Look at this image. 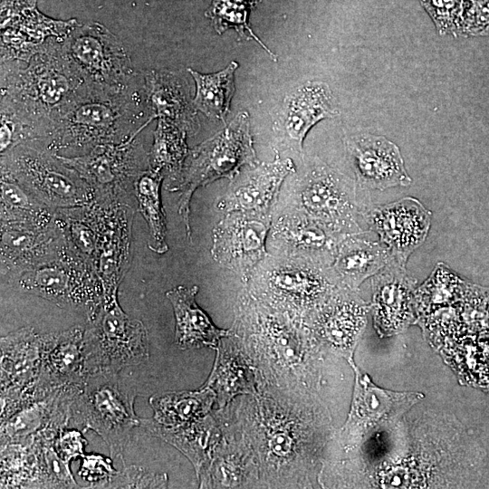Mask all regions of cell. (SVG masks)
Wrapping results in <instances>:
<instances>
[{
	"label": "cell",
	"instance_id": "36",
	"mask_svg": "<svg viewBox=\"0 0 489 489\" xmlns=\"http://www.w3.org/2000/svg\"><path fill=\"white\" fill-rule=\"evenodd\" d=\"M43 488H76L69 463L63 460L54 448V442L44 438L43 447Z\"/></svg>",
	"mask_w": 489,
	"mask_h": 489
},
{
	"label": "cell",
	"instance_id": "35",
	"mask_svg": "<svg viewBox=\"0 0 489 489\" xmlns=\"http://www.w3.org/2000/svg\"><path fill=\"white\" fill-rule=\"evenodd\" d=\"M251 377L252 373L243 363H239L238 357H230L220 349L216 366L206 386L217 390L221 403L222 399L227 400L238 392L251 390Z\"/></svg>",
	"mask_w": 489,
	"mask_h": 489
},
{
	"label": "cell",
	"instance_id": "21",
	"mask_svg": "<svg viewBox=\"0 0 489 489\" xmlns=\"http://www.w3.org/2000/svg\"><path fill=\"white\" fill-rule=\"evenodd\" d=\"M84 326L44 333L42 364L36 382L41 398L70 385L82 384L86 374L83 354Z\"/></svg>",
	"mask_w": 489,
	"mask_h": 489
},
{
	"label": "cell",
	"instance_id": "11",
	"mask_svg": "<svg viewBox=\"0 0 489 489\" xmlns=\"http://www.w3.org/2000/svg\"><path fill=\"white\" fill-rule=\"evenodd\" d=\"M62 43L69 59L91 85L122 89L140 74L122 42L101 24L76 26Z\"/></svg>",
	"mask_w": 489,
	"mask_h": 489
},
{
	"label": "cell",
	"instance_id": "6",
	"mask_svg": "<svg viewBox=\"0 0 489 489\" xmlns=\"http://www.w3.org/2000/svg\"><path fill=\"white\" fill-rule=\"evenodd\" d=\"M136 392L118 373L87 375L72 406V417L84 430L97 433L109 447L110 455H121L131 430L139 426L134 410Z\"/></svg>",
	"mask_w": 489,
	"mask_h": 489
},
{
	"label": "cell",
	"instance_id": "5",
	"mask_svg": "<svg viewBox=\"0 0 489 489\" xmlns=\"http://www.w3.org/2000/svg\"><path fill=\"white\" fill-rule=\"evenodd\" d=\"M357 187L355 180L316 158L291 181L285 208L303 213L342 235L364 233L359 218L367 206L360 204Z\"/></svg>",
	"mask_w": 489,
	"mask_h": 489
},
{
	"label": "cell",
	"instance_id": "20",
	"mask_svg": "<svg viewBox=\"0 0 489 489\" xmlns=\"http://www.w3.org/2000/svg\"><path fill=\"white\" fill-rule=\"evenodd\" d=\"M416 280L406 264L392 260L371 277L372 308L375 328L382 335L404 330L414 320Z\"/></svg>",
	"mask_w": 489,
	"mask_h": 489
},
{
	"label": "cell",
	"instance_id": "32",
	"mask_svg": "<svg viewBox=\"0 0 489 489\" xmlns=\"http://www.w3.org/2000/svg\"><path fill=\"white\" fill-rule=\"evenodd\" d=\"M164 177L162 172L149 168L139 175L135 184L137 208L149 227L148 246L158 254L168 250L167 221L160 195Z\"/></svg>",
	"mask_w": 489,
	"mask_h": 489
},
{
	"label": "cell",
	"instance_id": "12",
	"mask_svg": "<svg viewBox=\"0 0 489 489\" xmlns=\"http://www.w3.org/2000/svg\"><path fill=\"white\" fill-rule=\"evenodd\" d=\"M43 334L24 327L1 338V421L38 400Z\"/></svg>",
	"mask_w": 489,
	"mask_h": 489
},
{
	"label": "cell",
	"instance_id": "15",
	"mask_svg": "<svg viewBox=\"0 0 489 489\" xmlns=\"http://www.w3.org/2000/svg\"><path fill=\"white\" fill-rule=\"evenodd\" d=\"M345 236L303 213L284 208L272 223L267 240L272 249L270 254L331 267Z\"/></svg>",
	"mask_w": 489,
	"mask_h": 489
},
{
	"label": "cell",
	"instance_id": "37",
	"mask_svg": "<svg viewBox=\"0 0 489 489\" xmlns=\"http://www.w3.org/2000/svg\"><path fill=\"white\" fill-rule=\"evenodd\" d=\"M166 474H155L139 465H130L118 472L105 488H166Z\"/></svg>",
	"mask_w": 489,
	"mask_h": 489
},
{
	"label": "cell",
	"instance_id": "26",
	"mask_svg": "<svg viewBox=\"0 0 489 489\" xmlns=\"http://www.w3.org/2000/svg\"><path fill=\"white\" fill-rule=\"evenodd\" d=\"M197 285H178L166 292L176 320L175 343L181 350L216 347L222 338L231 335V331L216 327L208 315L197 305Z\"/></svg>",
	"mask_w": 489,
	"mask_h": 489
},
{
	"label": "cell",
	"instance_id": "9",
	"mask_svg": "<svg viewBox=\"0 0 489 489\" xmlns=\"http://www.w3.org/2000/svg\"><path fill=\"white\" fill-rule=\"evenodd\" d=\"M83 354L86 375L118 373L139 365L149 358L146 327L121 309L118 296L103 301L84 326Z\"/></svg>",
	"mask_w": 489,
	"mask_h": 489
},
{
	"label": "cell",
	"instance_id": "30",
	"mask_svg": "<svg viewBox=\"0 0 489 489\" xmlns=\"http://www.w3.org/2000/svg\"><path fill=\"white\" fill-rule=\"evenodd\" d=\"M215 396L208 386L197 391L154 394L149 399L154 411L152 418L169 428L189 425L207 416Z\"/></svg>",
	"mask_w": 489,
	"mask_h": 489
},
{
	"label": "cell",
	"instance_id": "14",
	"mask_svg": "<svg viewBox=\"0 0 489 489\" xmlns=\"http://www.w3.org/2000/svg\"><path fill=\"white\" fill-rule=\"evenodd\" d=\"M362 217L379 241L397 261L407 264L409 255L427 239L432 213L415 197L367 206Z\"/></svg>",
	"mask_w": 489,
	"mask_h": 489
},
{
	"label": "cell",
	"instance_id": "17",
	"mask_svg": "<svg viewBox=\"0 0 489 489\" xmlns=\"http://www.w3.org/2000/svg\"><path fill=\"white\" fill-rule=\"evenodd\" d=\"M294 172L292 158H281L276 151L273 161L248 167L230 180L227 190L217 200L216 208L225 214L240 211L272 215L283 181Z\"/></svg>",
	"mask_w": 489,
	"mask_h": 489
},
{
	"label": "cell",
	"instance_id": "34",
	"mask_svg": "<svg viewBox=\"0 0 489 489\" xmlns=\"http://www.w3.org/2000/svg\"><path fill=\"white\" fill-rule=\"evenodd\" d=\"M261 0H213L206 12L216 32L224 34L234 28L244 40H254L266 51L270 57L277 61L276 55L254 34L248 23V14Z\"/></svg>",
	"mask_w": 489,
	"mask_h": 489
},
{
	"label": "cell",
	"instance_id": "7",
	"mask_svg": "<svg viewBox=\"0 0 489 489\" xmlns=\"http://www.w3.org/2000/svg\"><path fill=\"white\" fill-rule=\"evenodd\" d=\"M19 290L43 298L60 308L95 317L104 301L94 269L77 258L66 244L53 258L22 272L13 282Z\"/></svg>",
	"mask_w": 489,
	"mask_h": 489
},
{
	"label": "cell",
	"instance_id": "4",
	"mask_svg": "<svg viewBox=\"0 0 489 489\" xmlns=\"http://www.w3.org/2000/svg\"><path fill=\"white\" fill-rule=\"evenodd\" d=\"M245 284L253 296L298 322L340 286L331 267L270 253L254 268Z\"/></svg>",
	"mask_w": 489,
	"mask_h": 489
},
{
	"label": "cell",
	"instance_id": "13",
	"mask_svg": "<svg viewBox=\"0 0 489 489\" xmlns=\"http://www.w3.org/2000/svg\"><path fill=\"white\" fill-rule=\"evenodd\" d=\"M272 222V215L226 213L212 232L213 259L240 274L245 283L268 254L266 241Z\"/></svg>",
	"mask_w": 489,
	"mask_h": 489
},
{
	"label": "cell",
	"instance_id": "22",
	"mask_svg": "<svg viewBox=\"0 0 489 489\" xmlns=\"http://www.w3.org/2000/svg\"><path fill=\"white\" fill-rule=\"evenodd\" d=\"M143 88L151 120H165L196 134L200 127L187 79L180 72L152 69L142 72Z\"/></svg>",
	"mask_w": 489,
	"mask_h": 489
},
{
	"label": "cell",
	"instance_id": "19",
	"mask_svg": "<svg viewBox=\"0 0 489 489\" xmlns=\"http://www.w3.org/2000/svg\"><path fill=\"white\" fill-rule=\"evenodd\" d=\"M330 87L321 82H307L289 93L274 122V132L285 147L302 153L308 131L323 119L339 114Z\"/></svg>",
	"mask_w": 489,
	"mask_h": 489
},
{
	"label": "cell",
	"instance_id": "25",
	"mask_svg": "<svg viewBox=\"0 0 489 489\" xmlns=\"http://www.w3.org/2000/svg\"><path fill=\"white\" fill-rule=\"evenodd\" d=\"M367 233L348 235L340 243L331 266L340 286L355 291L392 260L390 252L379 241L368 239Z\"/></svg>",
	"mask_w": 489,
	"mask_h": 489
},
{
	"label": "cell",
	"instance_id": "31",
	"mask_svg": "<svg viewBox=\"0 0 489 489\" xmlns=\"http://www.w3.org/2000/svg\"><path fill=\"white\" fill-rule=\"evenodd\" d=\"M237 68L238 63L235 61L224 70L214 73H201L187 68L196 85L193 104L197 110L209 119L225 123L235 91V72Z\"/></svg>",
	"mask_w": 489,
	"mask_h": 489
},
{
	"label": "cell",
	"instance_id": "18",
	"mask_svg": "<svg viewBox=\"0 0 489 489\" xmlns=\"http://www.w3.org/2000/svg\"><path fill=\"white\" fill-rule=\"evenodd\" d=\"M345 147L358 187L385 190L411 185L398 147L387 138L355 134L346 138Z\"/></svg>",
	"mask_w": 489,
	"mask_h": 489
},
{
	"label": "cell",
	"instance_id": "33",
	"mask_svg": "<svg viewBox=\"0 0 489 489\" xmlns=\"http://www.w3.org/2000/svg\"><path fill=\"white\" fill-rule=\"evenodd\" d=\"M187 133L177 125L158 119L149 151V168L162 172L168 182L176 179L189 153Z\"/></svg>",
	"mask_w": 489,
	"mask_h": 489
},
{
	"label": "cell",
	"instance_id": "28",
	"mask_svg": "<svg viewBox=\"0 0 489 489\" xmlns=\"http://www.w3.org/2000/svg\"><path fill=\"white\" fill-rule=\"evenodd\" d=\"M1 225L43 229L50 226L55 211L34 196L6 171L0 176Z\"/></svg>",
	"mask_w": 489,
	"mask_h": 489
},
{
	"label": "cell",
	"instance_id": "1",
	"mask_svg": "<svg viewBox=\"0 0 489 489\" xmlns=\"http://www.w3.org/2000/svg\"><path fill=\"white\" fill-rule=\"evenodd\" d=\"M62 39L49 37L24 59H1V110L21 120L40 145L90 86L67 56Z\"/></svg>",
	"mask_w": 489,
	"mask_h": 489
},
{
	"label": "cell",
	"instance_id": "8",
	"mask_svg": "<svg viewBox=\"0 0 489 489\" xmlns=\"http://www.w3.org/2000/svg\"><path fill=\"white\" fill-rule=\"evenodd\" d=\"M1 170L24 185L40 201L57 210L94 201L88 183L57 156L37 143H24L1 154Z\"/></svg>",
	"mask_w": 489,
	"mask_h": 489
},
{
	"label": "cell",
	"instance_id": "16",
	"mask_svg": "<svg viewBox=\"0 0 489 489\" xmlns=\"http://www.w3.org/2000/svg\"><path fill=\"white\" fill-rule=\"evenodd\" d=\"M100 203L103 206L102 223L93 269L107 301L118 296L120 284L130 265L135 206L118 202Z\"/></svg>",
	"mask_w": 489,
	"mask_h": 489
},
{
	"label": "cell",
	"instance_id": "39",
	"mask_svg": "<svg viewBox=\"0 0 489 489\" xmlns=\"http://www.w3.org/2000/svg\"><path fill=\"white\" fill-rule=\"evenodd\" d=\"M86 440L82 434L73 429H62L56 437L54 448L59 455L70 462L72 459L83 455Z\"/></svg>",
	"mask_w": 489,
	"mask_h": 489
},
{
	"label": "cell",
	"instance_id": "38",
	"mask_svg": "<svg viewBox=\"0 0 489 489\" xmlns=\"http://www.w3.org/2000/svg\"><path fill=\"white\" fill-rule=\"evenodd\" d=\"M79 475L91 483L92 488H105L110 479L118 474L111 460L99 455H83Z\"/></svg>",
	"mask_w": 489,
	"mask_h": 489
},
{
	"label": "cell",
	"instance_id": "23",
	"mask_svg": "<svg viewBox=\"0 0 489 489\" xmlns=\"http://www.w3.org/2000/svg\"><path fill=\"white\" fill-rule=\"evenodd\" d=\"M1 278L12 283L22 272L58 254L65 242L54 219L47 228L1 225Z\"/></svg>",
	"mask_w": 489,
	"mask_h": 489
},
{
	"label": "cell",
	"instance_id": "2",
	"mask_svg": "<svg viewBox=\"0 0 489 489\" xmlns=\"http://www.w3.org/2000/svg\"><path fill=\"white\" fill-rule=\"evenodd\" d=\"M151 121L141 72L133 83L122 89L90 84L54 122L42 146L56 154L86 153L96 146L136 138Z\"/></svg>",
	"mask_w": 489,
	"mask_h": 489
},
{
	"label": "cell",
	"instance_id": "24",
	"mask_svg": "<svg viewBox=\"0 0 489 489\" xmlns=\"http://www.w3.org/2000/svg\"><path fill=\"white\" fill-rule=\"evenodd\" d=\"M355 371V386L351 410L346 427H369L399 417L420 398L412 392H393L375 386L349 360Z\"/></svg>",
	"mask_w": 489,
	"mask_h": 489
},
{
	"label": "cell",
	"instance_id": "3",
	"mask_svg": "<svg viewBox=\"0 0 489 489\" xmlns=\"http://www.w3.org/2000/svg\"><path fill=\"white\" fill-rule=\"evenodd\" d=\"M258 163L246 111L238 113L222 130L189 150L179 176L167 182L166 189L180 193L177 212L190 243V201L194 192L220 178L232 180L244 168Z\"/></svg>",
	"mask_w": 489,
	"mask_h": 489
},
{
	"label": "cell",
	"instance_id": "29",
	"mask_svg": "<svg viewBox=\"0 0 489 489\" xmlns=\"http://www.w3.org/2000/svg\"><path fill=\"white\" fill-rule=\"evenodd\" d=\"M139 427L181 451L193 464L198 475L211 458L216 440V428L210 416L183 427L169 428L158 425L152 417L140 418Z\"/></svg>",
	"mask_w": 489,
	"mask_h": 489
},
{
	"label": "cell",
	"instance_id": "10",
	"mask_svg": "<svg viewBox=\"0 0 489 489\" xmlns=\"http://www.w3.org/2000/svg\"><path fill=\"white\" fill-rule=\"evenodd\" d=\"M57 156L88 183L95 201L137 205L135 184L149 168V152L137 137L119 144L96 146L78 156Z\"/></svg>",
	"mask_w": 489,
	"mask_h": 489
},
{
	"label": "cell",
	"instance_id": "27",
	"mask_svg": "<svg viewBox=\"0 0 489 489\" xmlns=\"http://www.w3.org/2000/svg\"><path fill=\"white\" fill-rule=\"evenodd\" d=\"M102 204L93 201L82 206L55 211L54 222L67 248L93 268L102 223Z\"/></svg>",
	"mask_w": 489,
	"mask_h": 489
}]
</instances>
